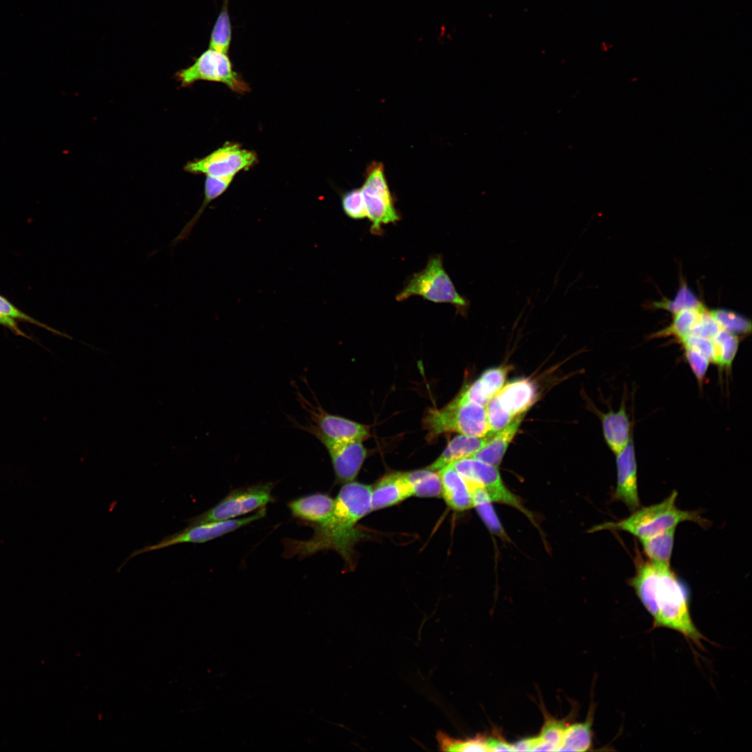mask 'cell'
<instances>
[{
	"label": "cell",
	"mask_w": 752,
	"mask_h": 752,
	"mask_svg": "<svg viewBox=\"0 0 752 752\" xmlns=\"http://www.w3.org/2000/svg\"><path fill=\"white\" fill-rule=\"evenodd\" d=\"M635 574L628 580L637 597L652 618V627L680 633L703 648L706 641L695 625L690 611L688 587L670 565L645 560L636 552Z\"/></svg>",
	"instance_id": "obj_1"
},
{
	"label": "cell",
	"mask_w": 752,
	"mask_h": 752,
	"mask_svg": "<svg viewBox=\"0 0 752 752\" xmlns=\"http://www.w3.org/2000/svg\"><path fill=\"white\" fill-rule=\"evenodd\" d=\"M371 511V486L358 482L346 483L335 499L330 517L322 523L312 524L314 533L311 538L285 541L286 556L304 558L331 549L345 562L352 563L354 547L363 536L357 524Z\"/></svg>",
	"instance_id": "obj_2"
},
{
	"label": "cell",
	"mask_w": 752,
	"mask_h": 752,
	"mask_svg": "<svg viewBox=\"0 0 752 752\" xmlns=\"http://www.w3.org/2000/svg\"><path fill=\"white\" fill-rule=\"evenodd\" d=\"M677 492L671 494L660 503L639 507L632 514L617 522H607L593 526L589 532L613 530L627 532L639 540L652 537L676 526L684 522H693L707 528L708 520L698 511L684 510L676 506Z\"/></svg>",
	"instance_id": "obj_3"
},
{
	"label": "cell",
	"mask_w": 752,
	"mask_h": 752,
	"mask_svg": "<svg viewBox=\"0 0 752 752\" xmlns=\"http://www.w3.org/2000/svg\"><path fill=\"white\" fill-rule=\"evenodd\" d=\"M412 296H419L437 304H452L456 313L463 317H467L470 307L469 299L457 292L444 269L440 255L430 257L425 267L407 280L395 299L403 301Z\"/></svg>",
	"instance_id": "obj_4"
},
{
	"label": "cell",
	"mask_w": 752,
	"mask_h": 752,
	"mask_svg": "<svg viewBox=\"0 0 752 752\" xmlns=\"http://www.w3.org/2000/svg\"><path fill=\"white\" fill-rule=\"evenodd\" d=\"M423 425L428 431V441L448 432L475 437L493 434L489 427L485 407L473 402L451 401L441 409H430L424 417Z\"/></svg>",
	"instance_id": "obj_5"
},
{
	"label": "cell",
	"mask_w": 752,
	"mask_h": 752,
	"mask_svg": "<svg viewBox=\"0 0 752 752\" xmlns=\"http://www.w3.org/2000/svg\"><path fill=\"white\" fill-rule=\"evenodd\" d=\"M296 398L301 408L308 414L309 422L301 424L290 418L295 426L314 436L341 441H363L370 437L369 427L325 411L318 402L315 404L296 389Z\"/></svg>",
	"instance_id": "obj_6"
},
{
	"label": "cell",
	"mask_w": 752,
	"mask_h": 752,
	"mask_svg": "<svg viewBox=\"0 0 752 752\" xmlns=\"http://www.w3.org/2000/svg\"><path fill=\"white\" fill-rule=\"evenodd\" d=\"M538 391L534 382L516 379L504 384L485 406L489 429L494 433L524 414L535 402Z\"/></svg>",
	"instance_id": "obj_7"
},
{
	"label": "cell",
	"mask_w": 752,
	"mask_h": 752,
	"mask_svg": "<svg viewBox=\"0 0 752 752\" xmlns=\"http://www.w3.org/2000/svg\"><path fill=\"white\" fill-rule=\"evenodd\" d=\"M361 190L372 234L380 235L383 225L400 221V215L395 208L382 163L372 162L368 166Z\"/></svg>",
	"instance_id": "obj_8"
},
{
	"label": "cell",
	"mask_w": 752,
	"mask_h": 752,
	"mask_svg": "<svg viewBox=\"0 0 752 752\" xmlns=\"http://www.w3.org/2000/svg\"><path fill=\"white\" fill-rule=\"evenodd\" d=\"M176 76L183 86L201 80L224 84L240 94L250 91L248 84L234 70L228 54L212 48L204 51L192 65L178 72Z\"/></svg>",
	"instance_id": "obj_9"
},
{
	"label": "cell",
	"mask_w": 752,
	"mask_h": 752,
	"mask_svg": "<svg viewBox=\"0 0 752 752\" xmlns=\"http://www.w3.org/2000/svg\"><path fill=\"white\" fill-rule=\"evenodd\" d=\"M272 483L240 487L207 511L187 520L188 525L235 519L266 506L273 501Z\"/></svg>",
	"instance_id": "obj_10"
},
{
	"label": "cell",
	"mask_w": 752,
	"mask_h": 752,
	"mask_svg": "<svg viewBox=\"0 0 752 752\" xmlns=\"http://www.w3.org/2000/svg\"><path fill=\"white\" fill-rule=\"evenodd\" d=\"M266 515V508H262L251 515L221 521L207 522L188 525L184 529L166 535L157 543L134 551L125 563L141 554L169 547L181 543H203L246 526Z\"/></svg>",
	"instance_id": "obj_11"
},
{
	"label": "cell",
	"mask_w": 752,
	"mask_h": 752,
	"mask_svg": "<svg viewBox=\"0 0 752 752\" xmlns=\"http://www.w3.org/2000/svg\"><path fill=\"white\" fill-rule=\"evenodd\" d=\"M257 162L254 151L244 149L238 143L227 142L205 157L188 162L185 169L206 176L235 177L240 171L253 166Z\"/></svg>",
	"instance_id": "obj_12"
},
{
	"label": "cell",
	"mask_w": 752,
	"mask_h": 752,
	"mask_svg": "<svg viewBox=\"0 0 752 752\" xmlns=\"http://www.w3.org/2000/svg\"><path fill=\"white\" fill-rule=\"evenodd\" d=\"M451 464L465 480L481 486L492 502L512 506L531 517L519 498L505 485L497 467L473 457L463 458Z\"/></svg>",
	"instance_id": "obj_13"
},
{
	"label": "cell",
	"mask_w": 752,
	"mask_h": 752,
	"mask_svg": "<svg viewBox=\"0 0 752 752\" xmlns=\"http://www.w3.org/2000/svg\"><path fill=\"white\" fill-rule=\"evenodd\" d=\"M316 439L324 445L329 455L336 480L345 483L352 481L367 457V451L362 442L335 441L323 437Z\"/></svg>",
	"instance_id": "obj_14"
},
{
	"label": "cell",
	"mask_w": 752,
	"mask_h": 752,
	"mask_svg": "<svg viewBox=\"0 0 752 752\" xmlns=\"http://www.w3.org/2000/svg\"><path fill=\"white\" fill-rule=\"evenodd\" d=\"M615 455L617 483L613 499L622 502L632 512L641 507L633 437L627 446Z\"/></svg>",
	"instance_id": "obj_15"
},
{
	"label": "cell",
	"mask_w": 752,
	"mask_h": 752,
	"mask_svg": "<svg viewBox=\"0 0 752 752\" xmlns=\"http://www.w3.org/2000/svg\"><path fill=\"white\" fill-rule=\"evenodd\" d=\"M509 370L508 366L486 370L475 382L463 389L453 401L457 403L473 402L485 407L504 385Z\"/></svg>",
	"instance_id": "obj_16"
},
{
	"label": "cell",
	"mask_w": 752,
	"mask_h": 752,
	"mask_svg": "<svg viewBox=\"0 0 752 752\" xmlns=\"http://www.w3.org/2000/svg\"><path fill=\"white\" fill-rule=\"evenodd\" d=\"M412 496V489L404 473L386 475L371 486L372 510L392 506Z\"/></svg>",
	"instance_id": "obj_17"
},
{
	"label": "cell",
	"mask_w": 752,
	"mask_h": 752,
	"mask_svg": "<svg viewBox=\"0 0 752 752\" xmlns=\"http://www.w3.org/2000/svg\"><path fill=\"white\" fill-rule=\"evenodd\" d=\"M604 439L616 455L621 451L632 437V423L626 409L625 399L617 411L600 413Z\"/></svg>",
	"instance_id": "obj_18"
},
{
	"label": "cell",
	"mask_w": 752,
	"mask_h": 752,
	"mask_svg": "<svg viewBox=\"0 0 752 752\" xmlns=\"http://www.w3.org/2000/svg\"><path fill=\"white\" fill-rule=\"evenodd\" d=\"M441 483V495L453 510L462 512L473 508L471 494L465 479L451 465L437 471Z\"/></svg>",
	"instance_id": "obj_19"
},
{
	"label": "cell",
	"mask_w": 752,
	"mask_h": 752,
	"mask_svg": "<svg viewBox=\"0 0 752 752\" xmlns=\"http://www.w3.org/2000/svg\"><path fill=\"white\" fill-rule=\"evenodd\" d=\"M335 499L322 493H314L299 497L288 503L292 515L299 519L318 524L331 515Z\"/></svg>",
	"instance_id": "obj_20"
},
{
	"label": "cell",
	"mask_w": 752,
	"mask_h": 752,
	"mask_svg": "<svg viewBox=\"0 0 752 752\" xmlns=\"http://www.w3.org/2000/svg\"><path fill=\"white\" fill-rule=\"evenodd\" d=\"M524 414L515 418L503 429L494 432L485 445L469 457H473L498 467L507 448L515 437Z\"/></svg>",
	"instance_id": "obj_21"
},
{
	"label": "cell",
	"mask_w": 752,
	"mask_h": 752,
	"mask_svg": "<svg viewBox=\"0 0 752 752\" xmlns=\"http://www.w3.org/2000/svg\"><path fill=\"white\" fill-rule=\"evenodd\" d=\"M493 434L485 437L460 434L449 441L440 456L428 469L437 471L457 460L471 457L485 445Z\"/></svg>",
	"instance_id": "obj_22"
},
{
	"label": "cell",
	"mask_w": 752,
	"mask_h": 752,
	"mask_svg": "<svg viewBox=\"0 0 752 752\" xmlns=\"http://www.w3.org/2000/svg\"><path fill=\"white\" fill-rule=\"evenodd\" d=\"M233 178V176H206L204 185L203 201L198 211L185 224L179 234L174 238L173 240V245H175L182 241L187 240L189 237L194 227L198 222L205 208L212 201L219 198L227 190Z\"/></svg>",
	"instance_id": "obj_23"
},
{
	"label": "cell",
	"mask_w": 752,
	"mask_h": 752,
	"mask_svg": "<svg viewBox=\"0 0 752 752\" xmlns=\"http://www.w3.org/2000/svg\"><path fill=\"white\" fill-rule=\"evenodd\" d=\"M595 707L591 705L586 720L568 724L557 751H586L593 746L592 725Z\"/></svg>",
	"instance_id": "obj_24"
},
{
	"label": "cell",
	"mask_w": 752,
	"mask_h": 752,
	"mask_svg": "<svg viewBox=\"0 0 752 752\" xmlns=\"http://www.w3.org/2000/svg\"><path fill=\"white\" fill-rule=\"evenodd\" d=\"M465 480L471 494L473 507L476 509L486 526L492 533L506 540L508 536L499 520L492 507V502L486 491L481 486L467 480Z\"/></svg>",
	"instance_id": "obj_25"
},
{
	"label": "cell",
	"mask_w": 752,
	"mask_h": 752,
	"mask_svg": "<svg viewBox=\"0 0 752 752\" xmlns=\"http://www.w3.org/2000/svg\"><path fill=\"white\" fill-rule=\"evenodd\" d=\"M675 528H672L652 537L639 540L643 551L648 560L670 565Z\"/></svg>",
	"instance_id": "obj_26"
},
{
	"label": "cell",
	"mask_w": 752,
	"mask_h": 752,
	"mask_svg": "<svg viewBox=\"0 0 752 752\" xmlns=\"http://www.w3.org/2000/svg\"><path fill=\"white\" fill-rule=\"evenodd\" d=\"M413 492L418 497H439L441 483L438 472L425 469L404 473Z\"/></svg>",
	"instance_id": "obj_27"
},
{
	"label": "cell",
	"mask_w": 752,
	"mask_h": 752,
	"mask_svg": "<svg viewBox=\"0 0 752 752\" xmlns=\"http://www.w3.org/2000/svg\"><path fill=\"white\" fill-rule=\"evenodd\" d=\"M705 306L703 304L698 307L683 308L673 313L670 325L653 334L651 338L674 336L677 340H681L689 334Z\"/></svg>",
	"instance_id": "obj_28"
},
{
	"label": "cell",
	"mask_w": 752,
	"mask_h": 752,
	"mask_svg": "<svg viewBox=\"0 0 752 752\" xmlns=\"http://www.w3.org/2000/svg\"><path fill=\"white\" fill-rule=\"evenodd\" d=\"M712 361L721 369H730L738 350L739 336L721 329L712 339Z\"/></svg>",
	"instance_id": "obj_29"
},
{
	"label": "cell",
	"mask_w": 752,
	"mask_h": 752,
	"mask_svg": "<svg viewBox=\"0 0 752 752\" xmlns=\"http://www.w3.org/2000/svg\"><path fill=\"white\" fill-rule=\"evenodd\" d=\"M232 40V26L228 13V0H224L221 10L211 31L209 47L228 54Z\"/></svg>",
	"instance_id": "obj_30"
},
{
	"label": "cell",
	"mask_w": 752,
	"mask_h": 752,
	"mask_svg": "<svg viewBox=\"0 0 752 752\" xmlns=\"http://www.w3.org/2000/svg\"><path fill=\"white\" fill-rule=\"evenodd\" d=\"M439 750L444 751H487L486 736L477 735L465 739H456L439 731L436 736Z\"/></svg>",
	"instance_id": "obj_31"
},
{
	"label": "cell",
	"mask_w": 752,
	"mask_h": 752,
	"mask_svg": "<svg viewBox=\"0 0 752 752\" xmlns=\"http://www.w3.org/2000/svg\"><path fill=\"white\" fill-rule=\"evenodd\" d=\"M710 311L712 316L719 323L722 329L737 336L751 333V320L740 314L723 308Z\"/></svg>",
	"instance_id": "obj_32"
},
{
	"label": "cell",
	"mask_w": 752,
	"mask_h": 752,
	"mask_svg": "<svg viewBox=\"0 0 752 752\" xmlns=\"http://www.w3.org/2000/svg\"><path fill=\"white\" fill-rule=\"evenodd\" d=\"M545 722L538 735L550 751H557L561 744L564 730L568 725L565 719H557L543 711Z\"/></svg>",
	"instance_id": "obj_33"
},
{
	"label": "cell",
	"mask_w": 752,
	"mask_h": 752,
	"mask_svg": "<svg viewBox=\"0 0 752 752\" xmlns=\"http://www.w3.org/2000/svg\"><path fill=\"white\" fill-rule=\"evenodd\" d=\"M703 304L686 283L681 284L673 299H664L654 303L657 308L664 309L673 313L687 308L698 307Z\"/></svg>",
	"instance_id": "obj_34"
},
{
	"label": "cell",
	"mask_w": 752,
	"mask_h": 752,
	"mask_svg": "<svg viewBox=\"0 0 752 752\" xmlns=\"http://www.w3.org/2000/svg\"><path fill=\"white\" fill-rule=\"evenodd\" d=\"M341 206L345 214L352 219L367 218L361 188L352 189L342 194Z\"/></svg>",
	"instance_id": "obj_35"
},
{
	"label": "cell",
	"mask_w": 752,
	"mask_h": 752,
	"mask_svg": "<svg viewBox=\"0 0 752 752\" xmlns=\"http://www.w3.org/2000/svg\"><path fill=\"white\" fill-rule=\"evenodd\" d=\"M0 314L13 318L14 320H18L26 322H29L36 326L42 327L49 331H51L54 334L67 337L71 338L68 335L63 334L58 330H56L48 325L39 322L35 318L29 316L26 313L19 310L17 306L13 304L8 299L0 295Z\"/></svg>",
	"instance_id": "obj_36"
},
{
	"label": "cell",
	"mask_w": 752,
	"mask_h": 752,
	"mask_svg": "<svg viewBox=\"0 0 752 752\" xmlns=\"http://www.w3.org/2000/svg\"><path fill=\"white\" fill-rule=\"evenodd\" d=\"M684 349L685 359L689 363L698 383L701 384L711 361L706 357L694 350L689 348Z\"/></svg>",
	"instance_id": "obj_37"
},
{
	"label": "cell",
	"mask_w": 752,
	"mask_h": 752,
	"mask_svg": "<svg viewBox=\"0 0 752 752\" xmlns=\"http://www.w3.org/2000/svg\"><path fill=\"white\" fill-rule=\"evenodd\" d=\"M684 348L694 350L705 357L712 362L714 355V345L712 339L688 334L679 340Z\"/></svg>",
	"instance_id": "obj_38"
},
{
	"label": "cell",
	"mask_w": 752,
	"mask_h": 752,
	"mask_svg": "<svg viewBox=\"0 0 752 752\" xmlns=\"http://www.w3.org/2000/svg\"><path fill=\"white\" fill-rule=\"evenodd\" d=\"M486 746L487 751H514L512 744L496 733L486 736Z\"/></svg>",
	"instance_id": "obj_39"
},
{
	"label": "cell",
	"mask_w": 752,
	"mask_h": 752,
	"mask_svg": "<svg viewBox=\"0 0 752 752\" xmlns=\"http://www.w3.org/2000/svg\"><path fill=\"white\" fill-rule=\"evenodd\" d=\"M538 743V736L527 737L512 744L514 751H535Z\"/></svg>",
	"instance_id": "obj_40"
},
{
	"label": "cell",
	"mask_w": 752,
	"mask_h": 752,
	"mask_svg": "<svg viewBox=\"0 0 752 752\" xmlns=\"http://www.w3.org/2000/svg\"><path fill=\"white\" fill-rule=\"evenodd\" d=\"M0 324L10 329L17 336L29 338L23 331L20 329L15 320L0 314Z\"/></svg>",
	"instance_id": "obj_41"
}]
</instances>
